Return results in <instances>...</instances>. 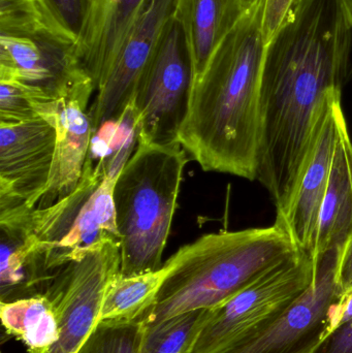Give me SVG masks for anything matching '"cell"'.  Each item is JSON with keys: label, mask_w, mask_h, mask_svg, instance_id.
I'll use <instances>...</instances> for the list:
<instances>
[{"label": "cell", "mask_w": 352, "mask_h": 353, "mask_svg": "<svg viewBox=\"0 0 352 353\" xmlns=\"http://www.w3.org/2000/svg\"><path fill=\"white\" fill-rule=\"evenodd\" d=\"M352 0H302L266 43L256 180L289 207L328 97L351 72Z\"/></svg>", "instance_id": "6da1fadb"}, {"label": "cell", "mask_w": 352, "mask_h": 353, "mask_svg": "<svg viewBox=\"0 0 352 353\" xmlns=\"http://www.w3.org/2000/svg\"><path fill=\"white\" fill-rule=\"evenodd\" d=\"M264 6L245 12L192 82L177 141L203 171L258 176Z\"/></svg>", "instance_id": "7a4b0ae2"}, {"label": "cell", "mask_w": 352, "mask_h": 353, "mask_svg": "<svg viewBox=\"0 0 352 353\" xmlns=\"http://www.w3.org/2000/svg\"><path fill=\"white\" fill-rule=\"evenodd\" d=\"M300 251L277 223L204 234L163 263L167 275L141 321L154 325L188 311L215 308Z\"/></svg>", "instance_id": "3957f363"}, {"label": "cell", "mask_w": 352, "mask_h": 353, "mask_svg": "<svg viewBox=\"0 0 352 353\" xmlns=\"http://www.w3.org/2000/svg\"><path fill=\"white\" fill-rule=\"evenodd\" d=\"M188 161V153L178 141L155 143L138 134L136 150L114 187L123 275L163 267Z\"/></svg>", "instance_id": "277c9868"}, {"label": "cell", "mask_w": 352, "mask_h": 353, "mask_svg": "<svg viewBox=\"0 0 352 353\" xmlns=\"http://www.w3.org/2000/svg\"><path fill=\"white\" fill-rule=\"evenodd\" d=\"M117 178L105 176L103 167L89 155L78 186L45 208L24 203H0V213L17 222L28 245L33 263L51 280L70 261L107 242H119L114 187Z\"/></svg>", "instance_id": "5b68a950"}, {"label": "cell", "mask_w": 352, "mask_h": 353, "mask_svg": "<svg viewBox=\"0 0 352 353\" xmlns=\"http://www.w3.org/2000/svg\"><path fill=\"white\" fill-rule=\"evenodd\" d=\"M76 46L35 0H0V82L22 85L45 101L88 105L96 90Z\"/></svg>", "instance_id": "8992f818"}, {"label": "cell", "mask_w": 352, "mask_h": 353, "mask_svg": "<svg viewBox=\"0 0 352 353\" xmlns=\"http://www.w3.org/2000/svg\"><path fill=\"white\" fill-rule=\"evenodd\" d=\"M314 261L300 251L223 304L208 319L189 353H219L254 335L278 317L311 284Z\"/></svg>", "instance_id": "52a82bcc"}, {"label": "cell", "mask_w": 352, "mask_h": 353, "mask_svg": "<svg viewBox=\"0 0 352 353\" xmlns=\"http://www.w3.org/2000/svg\"><path fill=\"white\" fill-rule=\"evenodd\" d=\"M194 82L185 29L175 12L165 25L132 97L138 134L155 143L177 141Z\"/></svg>", "instance_id": "ba28073f"}, {"label": "cell", "mask_w": 352, "mask_h": 353, "mask_svg": "<svg viewBox=\"0 0 352 353\" xmlns=\"http://www.w3.org/2000/svg\"><path fill=\"white\" fill-rule=\"evenodd\" d=\"M120 267L121 245L112 241L60 269L43 292L59 337L47 350L28 353H76L99 325L107 285Z\"/></svg>", "instance_id": "9c48e42d"}, {"label": "cell", "mask_w": 352, "mask_h": 353, "mask_svg": "<svg viewBox=\"0 0 352 353\" xmlns=\"http://www.w3.org/2000/svg\"><path fill=\"white\" fill-rule=\"evenodd\" d=\"M341 250L332 249L314 261L307 290L258 333L219 353H311L331 330L333 313L342 294L339 288Z\"/></svg>", "instance_id": "30bf717a"}, {"label": "cell", "mask_w": 352, "mask_h": 353, "mask_svg": "<svg viewBox=\"0 0 352 353\" xmlns=\"http://www.w3.org/2000/svg\"><path fill=\"white\" fill-rule=\"evenodd\" d=\"M345 124L342 91H334L329 97L318 120L305 165L289 207L284 213L276 215L275 220V223L287 230L298 248L311 256L333 159Z\"/></svg>", "instance_id": "8fae6325"}, {"label": "cell", "mask_w": 352, "mask_h": 353, "mask_svg": "<svg viewBox=\"0 0 352 353\" xmlns=\"http://www.w3.org/2000/svg\"><path fill=\"white\" fill-rule=\"evenodd\" d=\"M177 10V0H147L130 27L109 74L96 91L89 116L93 134L117 121L132 103L136 84L148 64L161 33Z\"/></svg>", "instance_id": "7c38bea8"}, {"label": "cell", "mask_w": 352, "mask_h": 353, "mask_svg": "<svg viewBox=\"0 0 352 353\" xmlns=\"http://www.w3.org/2000/svg\"><path fill=\"white\" fill-rule=\"evenodd\" d=\"M56 137L52 117L0 123V201L34 208L49 180Z\"/></svg>", "instance_id": "4fadbf2b"}, {"label": "cell", "mask_w": 352, "mask_h": 353, "mask_svg": "<svg viewBox=\"0 0 352 353\" xmlns=\"http://www.w3.org/2000/svg\"><path fill=\"white\" fill-rule=\"evenodd\" d=\"M87 105L68 99L57 101L51 114L57 134L51 173L34 208L41 209L63 199L82 179L94 136Z\"/></svg>", "instance_id": "5bb4252c"}, {"label": "cell", "mask_w": 352, "mask_h": 353, "mask_svg": "<svg viewBox=\"0 0 352 353\" xmlns=\"http://www.w3.org/2000/svg\"><path fill=\"white\" fill-rule=\"evenodd\" d=\"M147 0H88V14L76 46L81 63L99 90L132 23Z\"/></svg>", "instance_id": "9a60e30c"}, {"label": "cell", "mask_w": 352, "mask_h": 353, "mask_svg": "<svg viewBox=\"0 0 352 353\" xmlns=\"http://www.w3.org/2000/svg\"><path fill=\"white\" fill-rule=\"evenodd\" d=\"M352 234V142L347 124L341 130L328 187L318 217L312 259L339 249Z\"/></svg>", "instance_id": "2e32d148"}, {"label": "cell", "mask_w": 352, "mask_h": 353, "mask_svg": "<svg viewBox=\"0 0 352 353\" xmlns=\"http://www.w3.org/2000/svg\"><path fill=\"white\" fill-rule=\"evenodd\" d=\"M246 12L243 0H177L176 12L189 43L194 80Z\"/></svg>", "instance_id": "e0dca14e"}, {"label": "cell", "mask_w": 352, "mask_h": 353, "mask_svg": "<svg viewBox=\"0 0 352 353\" xmlns=\"http://www.w3.org/2000/svg\"><path fill=\"white\" fill-rule=\"evenodd\" d=\"M0 317L6 333L22 341L28 352H43L59 337L55 313L43 294L0 303Z\"/></svg>", "instance_id": "ac0fdd59"}, {"label": "cell", "mask_w": 352, "mask_h": 353, "mask_svg": "<svg viewBox=\"0 0 352 353\" xmlns=\"http://www.w3.org/2000/svg\"><path fill=\"white\" fill-rule=\"evenodd\" d=\"M167 275L165 265L159 270L138 275L117 273L107 285L101 321H141L152 306Z\"/></svg>", "instance_id": "d6986e66"}, {"label": "cell", "mask_w": 352, "mask_h": 353, "mask_svg": "<svg viewBox=\"0 0 352 353\" xmlns=\"http://www.w3.org/2000/svg\"><path fill=\"white\" fill-rule=\"evenodd\" d=\"M209 309L188 311L154 325H145L140 353H189Z\"/></svg>", "instance_id": "ffe728a7"}, {"label": "cell", "mask_w": 352, "mask_h": 353, "mask_svg": "<svg viewBox=\"0 0 352 353\" xmlns=\"http://www.w3.org/2000/svg\"><path fill=\"white\" fill-rule=\"evenodd\" d=\"M145 323L134 321H99L76 353H140Z\"/></svg>", "instance_id": "44dd1931"}, {"label": "cell", "mask_w": 352, "mask_h": 353, "mask_svg": "<svg viewBox=\"0 0 352 353\" xmlns=\"http://www.w3.org/2000/svg\"><path fill=\"white\" fill-rule=\"evenodd\" d=\"M50 103L22 85L0 82V123L14 124L37 119L39 107Z\"/></svg>", "instance_id": "7402d4cb"}, {"label": "cell", "mask_w": 352, "mask_h": 353, "mask_svg": "<svg viewBox=\"0 0 352 353\" xmlns=\"http://www.w3.org/2000/svg\"><path fill=\"white\" fill-rule=\"evenodd\" d=\"M48 18L70 39L80 41L86 25L88 0H35Z\"/></svg>", "instance_id": "603a6c76"}, {"label": "cell", "mask_w": 352, "mask_h": 353, "mask_svg": "<svg viewBox=\"0 0 352 353\" xmlns=\"http://www.w3.org/2000/svg\"><path fill=\"white\" fill-rule=\"evenodd\" d=\"M302 0H265L262 33L266 43L295 14Z\"/></svg>", "instance_id": "cb8c5ba5"}, {"label": "cell", "mask_w": 352, "mask_h": 353, "mask_svg": "<svg viewBox=\"0 0 352 353\" xmlns=\"http://www.w3.org/2000/svg\"><path fill=\"white\" fill-rule=\"evenodd\" d=\"M311 353H352V319L329 333Z\"/></svg>", "instance_id": "d4e9b609"}, {"label": "cell", "mask_w": 352, "mask_h": 353, "mask_svg": "<svg viewBox=\"0 0 352 353\" xmlns=\"http://www.w3.org/2000/svg\"><path fill=\"white\" fill-rule=\"evenodd\" d=\"M341 294H346L352 290V234L340 253L337 273Z\"/></svg>", "instance_id": "484cf974"}, {"label": "cell", "mask_w": 352, "mask_h": 353, "mask_svg": "<svg viewBox=\"0 0 352 353\" xmlns=\"http://www.w3.org/2000/svg\"><path fill=\"white\" fill-rule=\"evenodd\" d=\"M352 319V290L341 296L340 301L336 305L333 313L332 323L329 333L334 331L336 327H340L343 323Z\"/></svg>", "instance_id": "4316f807"}, {"label": "cell", "mask_w": 352, "mask_h": 353, "mask_svg": "<svg viewBox=\"0 0 352 353\" xmlns=\"http://www.w3.org/2000/svg\"><path fill=\"white\" fill-rule=\"evenodd\" d=\"M260 0H243L244 8H245L246 10L251 8L252 6H256Z\"/></svg>", "instance_id": "83f0119b"}]
</instances>
